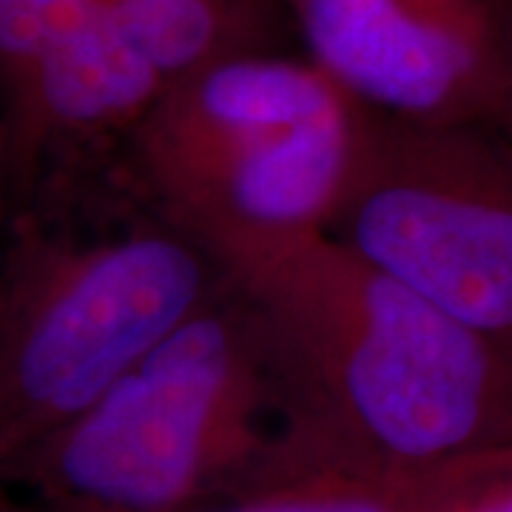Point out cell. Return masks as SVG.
<instances>
[{
	"label": "cell",
	"instance_id": "cell-1",
	"mask_svg": "<svg viewBox=\"0 0 512 512\" xmlns=\"http://www.w3.org/2000/svg\"><path fill=\"white\" fill-rule=\"evenodd\" d=\"M271 359V476H419L512 444V345L453 319L333 237L228 268ZM265 481V484H268Z\"/></svg>",
	"mask_w": 512,
	"mask_h": 512
},
{
	"label": "cell",
	"instance_id": "cell-2",
	"mask_svg": "<svg viewBox=\"0 0 512 512\" xmlns=\"http://www.w3.org/2000/svg\"><path fill=\"white\" fill-rule=\"evenodd\" d=\"M370 111L311 57L248 49L180 80L126 137L157 214L228 268L328 237Z\"/></svg>",
	"mask_w": 512,
	"mask_h": 512
},
{
	"label": "cell",
	"instance_id": "cell-3",
	"mask_svg": "<svg viewBox=\"0 0 512 512\" xmlns=\"http://www.w3.org/2000/svg\"><path fill=\"white\" fill-rule=\"evenodd\" d=\"M279 439L276 384L254 305L228 276L97 402L9 464L35 504L191 512L262 487Z\"/></svg>",
	"mask_w": 512,
	"mask_h": 512
},
{
	"label": "cell",
	"instance_id": "cell-4",
	"mask_svg": "<svg viewBox=\"0 0 512 512\" xmlns=\"http://www.w3.org/2000/svg\"><path fill=\"white\" fill-rule=\"evenodd\" d=\"M228 285L174 222L20 225L0 254V473L86 413Z\"/></svg>",
	"mask_w": 512,
	"mask_h": 512
},
{
	"label": "cell",
	"instance_id": "cell-5",
	"mask_svg": "<svg viewBox=\"0 0 512 512\" xmlns=\"http://www.w3.org/2000/svg\"><path fill=\"white\" fill-rule=\"evenodd\" d=\"M328 237L512 345V140L501 128L370 111Z\"/></svg>",
	"mask_w": 512,
	"mask_h": 512
},
{
	"label": "cell",
	"instance_id": "cell-6",
	"mask_svg": "<svg viewBox=\"0 0 512 512\" xmlns=\"http://www.w3.org/2000/svg\"><path fill=\"white\" fill-rule=\"evenodd\" d=\"M305 52L367 109L504 126L507 0H285Z\"/></svg>",
	"mask_w": 512,
	"mask_h": 512
},
{
	"label": "cell",
	"instance_id": "cell-7",
	"mask_svg": "<svg viewBox=\"0 0 512 512\" xmlns=\"http://www.w3.org/2000/svg\"><path fill=\"white\" fill-rule=\"evenodd\" d=\"M444 470L447 464L419 476L313 470L276 478L248 493L191 512H424L439 490ZM37 510L100 512L69 504H37Z\"/></svg>",
	"mask_w": 512,
	"mask_h": 512
},
{
	"label": "cell",
	"instance_id": "cell-8",
	"mask_svg": "<svg viewBox=\"0 0 512 512\" xmlns=\"http://www.w3.org/2000/svg\"><path fill=\"white\" fill-rule=\"evenodd\" d=\"M111 0H0V94L60 43L92 23Z\"/></svg>",
	"mask_w": 512,
	"mask_h": 512
},
{
	"label": "cell",
	"instance_id": "cell-9",
	"mask_svg": "<svg viewBox=\"0 0 512 512\" xmlns=\"http://www.w3.org/2000/svg\"><path fill=\"white\" fill-rule=\"evenodd\" d=\"M424 512H512V444L447 464Z\"/></svg>",
	"mask_w": 512,
	"mask_h": 512
},
{
	"label": "cell",
	"instance_id": "cell-10",
	"mask_svg": "<svg viewBox=\"0 0 512 512\" xmlns=\"http://www.w3.org/2000/svg\"><path fill=\"white\" fill-rule=\"evenodd\" d=\"M507 32H510V69H507V114L501 131L512 140V0H507Z\"/></svg>",
	"mask_w": 512,
	"mask_h": 512
},
{
	"label": "cell",
	"instance_id": "cell-11",
	"mask_svg": "<svg viewBox=\"0 0 512 512\" xmlns=\"http://www.w3.org/2000/svg\"><path fill=\"white\" fill-rule=\"evenodd\" d=\"M0 512H40L37 510V504H26V501H20L15 495L6 490V484L0 481Z\"/></svg>",
	"mask_w": 512,
	"mask_h": 512
},
{
	"label": "cell",
	"instance_id": "cell-12",
	"mask_svg": "<svg viewBox=\"0 0 512 512\" xmlns=\"http://www.w3.org/2000/svg\"><path fill=\"white\" fill-rule=\"evenodd\" d=\"M6 140H3V114H0V222H3V205H6Z\"/></svg>",
	"mask_w": 512,
	"mask_h": 512
}]
</instances>
